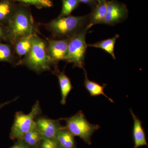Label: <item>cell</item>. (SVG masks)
Segmentation results:
<instances>
[{
  "label": "cell",
  "instance_id": "6da1fadb",
  "mask_svg": "<svg viewBox=\"0 0 148 148\" xmlns=\"http://www.w3.org/2000/svg\"><path fill=\"white\" fill-rule=\"evenodd\" d=\"M89 14L83 16L58 17L49 22L48 28L55 37L70 38L88 27Z\"/></svg>",
  "mask_w": 148,
  "mask_h": 148
},
{
  "label": "cell",
  "instance_id": "7a4b0ae2",
  "mask_svg": "<svg viewBox=\"0 0 148 148\" xmlns=\"http://www.w3.org/2000/svg\"><path fill=\"white\" fill-rule=\"evenodd\" d=\"M6 26L7 42L12 44L21 38L33 35L34 20L31 14L24 9L14 11Z\"/></svg>",
  "mask_w": 148,
  "mask_h": 148
},
{
  "label": "cell",
  "instance_id": "3957f363",
  "mask_svg": "<svg viewBox=\"0 0 148 148\" xmlns=\"http://www.w3.org/2000/svg\"><path fill=\"white\" fill-rule=\"evenodd\" d=\"M32 46L25 56L24 63L31 69L36 72L47 71L54 61L48 53L45 43L37 36L33 35Z\"/></svg>",
  "mask_w": 148,
  "mask_h": 148
},
{
  "label": "cell",
  "instance_id": "277c9868",
  "mask_svg": "<svg viewBox=\"0 0 148 148\" xmlns=\"http://www.w3.org/2000/svg\"><path fill=\"white\" fill-rule=\"evenodd\" d=\"M88 27L84 29L70 38L68 51L64 61L72 63L75 67L84 69L85 58L88 46L86 36Z\"/></svg>",
  "mask_w": 148,
  "mask_h": 148
},
{
  "label": "cell",
  "instance_id": "5b68a950",
  "mask_svg": "<svg viewBox=\"0 0 148 148\" xmlns=\"http://www.w3.org/2000/svg\"><path fill=\"white\" fill-rule=\"evenodd\" d=\"M66 128L73 136L79 137L87 144L91 145L92 134L100 128L98 125L91 124L84 114L79 111L73 116L66 119Z\"/></svg>",
  "mask_w": 148,
  "mask_h": 148
},
{
  "label": "cell",
  "instance_id": "8992f818",
  "mask_svg": "<svg viewBox=\"0 0 148 148\" xmlns=\"http://www.w3.org/2000/svg\"><path fill=\"white\" fill-rule=\"evenodd\" d=\"M40 112L39 103L38 102L33 106L29 114H26L21 112L16 113L11 130V138L22 140L24 135L36 125L34 119Z\"/></svg>",
  "mask_w": 148,
  "mask_h": 148
},
{
  "label": "cell",
  "instance_id": "52a82bcc",
  "mask_svg": "<svg viewBox=\"0 0 148 148\" xmlns=\"http://www.w3.org/2000/svg\"><path fill=\"white\" fill-rule=\"evenodd\" d=\"M107 12L103 24L114 26L127 18V10L124 5L115 1H107Z\"/></svg>",
  "mask_w": 148,
  "mask_h": 148
},
{
  "label": "cell",
  "instance_id": "ba28073f",
  "mask_svg": "<svg viewBox=\"0 0 148 148\" xmlns=\"http://www.w3.org/2000/svg\"><path fill=\"white\" fill-rule=\"evenodd\" d=\"M36 126L43 138L54 139L59 130L62 128L58 120L40 118L36 121Z\"/></svg>",
  "mask_w": 148,
  "mask_h": 148
},
{
  "label": "cell",
  "instance_id": "9c48e42d",
  "mask_svg": "<svg viewBox=\"0 0 148 148\" xmlns=\"http://www.w3.org/2000/svg\"><path fill=\"white\" fill-rule=\"evenodd\" d=\"M70 38L52 40L49 42L47 49L48 53L54 62L65 60Z\"/></svg>",
  "mask_w": 148,
  "mask_h": 148
},
{
  "label": "cell",
  "instance_id": "30bf717a",
  "mask_svg": "<svg viewBox=\"0 0 148 148\" xmlns=\"http://www.w3.org/2000/svg\"><path fill=\"white\" fill-rule=\"evenodd\" d=\"M130 113L133 120V138L134 146L133 148H138L142 146H147L145 130L142 126V122L138 117L136 116L131 109Z\"/></svg>",
  "mask_w": 148,
  "mask_h": 148
},
{
  "label": "cell",
  "instance_id": "8fae6325",
  "mask_svg": "<svg viewBox=\"0 0 148 148\" xmlns=\"http://www.w3.org/2000/svg\"><path fill=\"white\" fill-rule=\"evenodd\" d=\"M84 71L85 76L84 86L86 90L89 92L90 96L94 97L101 95H104L111 102L113 103L114 101L104 93V89L107 86V85L104 84L102 85L95 82L90 80L88 78L87 73L85 69H84Z\"/></svg>",
  "mask_w": 148,
  "mask_h": 148
},
{
  "label": "cell",
  "instance_id": "7c38bea8",
  "mask_svg": "<svg viewBox=\"0 0 148 148\" xmlns=\"http://www.w3.org/2000/svg\"><path fill=\"white\" fill-rule=\"evenodd\" d=\"M107 1L98 3L92 13L89 14V24L88 27L90 28L93 25L103 24L104 18L107 12Z\"/></svg>",
  "mask_w": 148,
  "mask_h": 148
},
{
  "label": "cell",
  "instance_id": "4fadbf2b",
  "mask_svg": "<svg viewBox=\"0 0 148 148\" xmlns=\"http://www.w3.org/2000/svg\"><path fill=\"white\" fill-rule=\"evenodd\" d=\"M74 137L66 127H62L57 133L56 140L61 148H76Z\"/></svg>",
  "mask_w": 148,
  "mask_h": 148
},
{
  "label": "cell",
  "instance_id": "5bb4252c",
  "mask_svg": "<svg viewBox=\"0 0 148 148\" xmlns=\"http://www.w3.org/2000/svg\"><path fill=\"white\" fill-rule=\"evenodd\" d=\"M119 37V35L116 34L112 38L103 40L95 43L88 44L87 46L90 47L101 49L110 54L114 59H115L116 57L114 54L115 45L117 40Z\"/></svg>",
  "mask_w": 148,
  "mask_h": 148
},
{
  "label": "cell",
  "instance_id": "9a60e30c",
  "mask_svg": "<svg viewBox=\"0 0 148 148\" xmlns=\"http://www.w3.org/2000/svg\"><path fill=\"white\" fill-rule=\"evenodd\" d=\"M59 85L61 89V103L62 105H65L66 99L69 93L73 88L71 80L65 74L64 72H60L57 74Z\"/></svg>",
  "mask_w": 148,
  "mask_h": 148
},
{
  "label": "cell",
  "instance_id": "2e32d148",
  "mask_svg": "<svg viewBox=\"0 0 148 148\" xmlns=\"http://www.w3.org/2000/svg\"><path fill=\"white\" fill-rule=\"evenodd\" d=\"M42 135L36 125L24 135L22 140L29 147H37L42 140Z\"/></svg>",
  "mask_w": 148,
  "mask_h": 148
},
{
  "label": "cell",
  "instance_id": "e0dca14e",
  "mask_svg": "<svg viewBox=\"0 0 148 148\" xmlns=\"http://www.w3.org/2000/svg\"><path fill=\"white\" fill-rule=\"evenodd\" d=\"M12 1L10 0H0V24L6 25L14 12Z\"/></svg>",
  "mask_w": 148,
  "mask_h": 148
},
{
  "label": "cell",
  "instance_id": "ac0fdd59",
  "mask_svg": "<svg viewBox=\"0 0 148 148\" xmlns=\"http://www.w3.org/2000/svg\"><path fill=\"white\" fill-rule=\"evenodd\" d=\"M33 35L21 38L14 44L15 51L19 56L27 55L31 50Z\"/></svg>",
  "mask_w": 148,
  "mask_h": 148
},
{
  "label": "cell",
  "instance_id": "d6986e66",
  "mask_svg": "<svg viewBox=\"0 0 148 148\" xmlns=\"http://www.w3.org/2000/svg\"><path fill=\"white\" fill-rule=\"evenodd\" d=\"M62 8L58 17L69 16L72 12L78 6V0H62Z\"/></svg>",
  "mask_w": 148,
  "mask_h": 148
},
{
  "label": "cell",
  "instance_id": "ffe728a7",
  "mask_svg": "<svg viewBox=\"0 0 148 148\" xmlns=\"http://www.w3.org/2000/svg\"><path fill=\"white\" fill-rule=\"evenodd\" d=\"M12 57V51L10 46L0 42V62H11Z\"/></svg>",
  "mask_w": 148,
  "mask_h": 148
},
{
  "label": "cell",
  "instance_id": "44dd1931",
  "mask_svg": "<svg viewBox=\"0 0 148 148\" xmlns=\"http://www.w3.org/2000/svg\"><path fill=\"white\" fill-rule=\"evenodd\" d=\"M17 1L21 2L32 5L38 8L44 7H51L52 6V3L50 0H10Z\"/></svg>",
  "mask_w": 148,
  "mask_h": 148
},
{
  "label": "cell",
  "instance_id": "7402d4cb",
  "mask_svg": "<svg viewBox=\"0 0 148 148\" xmlns=\"http://www.w3.org/2000/svg\"><path fill=\"white\" fill-rule=\"evenodd\" d=\"M39 146V148H61L56 139L43 138Z\"/></svg>",
  "mask_w": 148,
  "mask_h": 148
},
{
  "label": "cell",
  "instance_id": "603a6c76",
  "mask_svg": "<svg viewBox=\"0 0 148 148\" xmlns=\"http://www.w3.org/2000/svg\"><path fill=\"white\" fill-rule=\"evenodd\" d=\"M7 41V32L6 25L0 24V42Z\"/></svg>",
  "mask_w": 148,
  "mask_h": 148
},
{
  "label": "cell",
  "instance_id": "cb8c5ba5",
  "mask_svg": "<svg viewBox=\"0 0 148 148\" xmlns=\"http://www.w3.org/2000/svg\"><path fill=\"white\" fill-rule=\"evenodd\" d=\"M10 148H29V147L22 140H19V142Z\"/></svg>",
  "mask_w": 148,
  "mask_h": 148
},
{
  "label": "cell",
  "instance_id": "d4e9b609",
  "mask_svg": "<svg viewBox=\"0 0 148 148\" xmlns=\"http://www.w3.org/2000/svg\"><path fill=\"white\" fill-rule=\"evenodd\" d=\"M95 0H78L79 2L87 4L92 5L95 3Z\"/></svg>",
  "mask_w": 148,
  "mask_h": 148
},
{
  "label": "cell",
  "instance_id": "484cf974",
  "mask_svg": "<svg viewBox=\"0 0 148 148\" xmlns=\"http://www.w3.org/2000/svg\"><path fill=\"white\" fill-rule=\"evenodd\" d=\"M17 98H14V99L12 100V101H8V102H5V103H3L2 104H0V110H1L2 108H3L4 106H7V105H8V104H10V103H12V102H14V101H15V100L17 99Z\"/></svg>",
  "mask_w": 148,
  "mask_h": 148
},
{
  "label": "cell",
  "instance_id": "4316f807",
  "mask_svg": "<svg viewBox=\"0 0 148 148\" xmlns=\"http://www.w3.org/2000/svg\"><path fill=\"white\" fill-rule=\"evenodd\" d=\"M98 1V3H101L105 2L106 1V0H96Z\"/></svg>",
  "mask_w": 148,
  "mask_h": 148
}]
</instances>
